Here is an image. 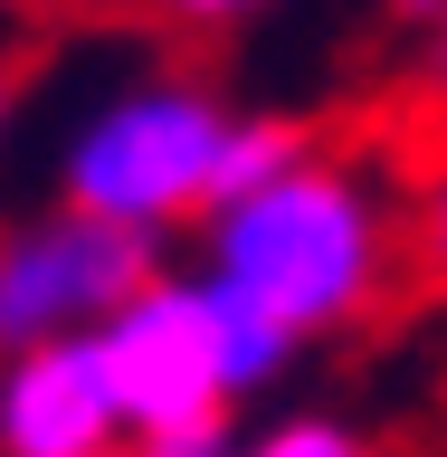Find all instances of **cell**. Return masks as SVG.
<instances>
[{
  "label": "cell",
  "instance_id": "10",
  "mask_svg": "<svg viewBox=\"0 0 447 457\" xmlns=\"http://www.w3.org/2000/svg\"><path fill=\"white\" fill-rule=\"evenodd\" d=\"M153 20H171V29H191V38H219V29H248V20H267L277 0H143Z\"/></svg>",
  "mask_w": 447,
  "mask_h": 457
},
{
  "label": "cell",
  "instance_id": "9",
  "mask_svg": "<svg viewBox=\"0 0 447 457\" xmlns=\"http://www.w3.org/2000/svg\"><path fill=\"white\" fill-rule=\"evenodd\" d=\"M400 248H410V267H419L428 286H447V171L419 191V210L400 220Z\"/></svg>",
  "mask_w": 447,
  "mask_h": 457
},
{
  "label": "cell",
  "instance_id": "7",
  "mask_svg": "<svg viewBox=\"0 0 447 457\" xmlns=\"http://www.w3.org/2000/svg\"><path fill=\"white\" fill-rule=\"evenodd\" d=\"M228 457H371V438H362L352 420H334V410H295V420L238 438Z\"/></svg>",
  "mask_w": 447,
  "mask_h": 457
},
{
  "label": "cell",
  "instance_id": "3",
  "mask_svg": "<svg viewBox=\"0 0 447 457\" xmlns=\"http://www.w3.org/2000/svg\"><path fill=\"white\" fill-rule=\"evenodd\" d=\"M228 124H238V105H228L219 86L134 77L67 134V153H57V200L162 248L171 228L210 220V171H219Z\"/></svg>",
  "mask_w": 447,
  "mask_h": 457
},
{
  "label": "cell",
  "instance_id": "2",
  "mask_svg": "<svg viewBox=\"0 0 447 457\" xmlns=\"http://www.w3.org/2000/svg\"><path fill=\"white\" fill-rule=\"evenodd\" d=\"M95 362H105L124 438H134V428H181V420H210V410H238V400L277 391L295 343L257 305H238L219 277L153 267L95 324Z\"/></svg>",
  "mask_w": 447,
  "mask_h": 457
},
{
  "label": "cell",
  "instance_id": "8",
  "mask_svg": "<svg viewBox=\"0 0 447 457\" xmlns=\"http://www.w3.org/2000/svg\"><path fill=\"white\" fill-rule=\"evenodd\" d=\"M238 448V410H210V420H181V428H134L124 457H228Z\"/></svg>",
  "mask_w": 447,
  "mask_h": 457
},
{
  "label": "cell",
  "instance_id": "6",
  "mask_svg": "<svg viewBox=\"0 0 447 457\" xmlns=\"http://www.w3.org/2000/svg\"><path fill=\"white\" fill-rule=\"evenodd\" d=\"M314 134L295 124V114H238L219 143V171H210V210H228V200H248L257 181H277L286 162H305Z\"/></svg>",
  "mask_w": 447,
  "mask_h": 457
},
{
  "label": "cell",
  "instance_id": "1",
  "mask_svg": "<svg viewBox=\"0 0 447 457\" xmlns=\"http://www.w3.org/2000/svg\"><path fill=\"white\" fill-rule=\"evenodd\" d=\"M400 257L410 248H400V210L381 200V181L324 143L200 220V277H219L238 305H257L295 353L362 324L391 295Z\"/></svg>",
  "mask_w": 447,
  "mask_h": 457
},
{
  "label": "cell",
  "instance_id": "5",
  "mask_svg": "<svg viewBox=\"0 0 447 457\" xmlns=\"http://www.w3.org/2000/svg\"><path fill=\"white\" fill-rule=\"evenodd\" d=\"M0 457H124V410L95 334L0 353Z\"/></svg>",
  "mask_w": 447,
  "mask_h": 457
},
{
  "label": "cell",
  "instance_id": "11",
  "mask_svg": "<svg viewBox=\"0 0 447 457\" xmlns=\"http://www.w3.org/2000/svg\"><path fill=\"white\" fill-rule=\"evenodd\" d=\"M391 29H419V38H447V0H381Z\"/></svg>",
  "mask_w": 447,
  "mask_h": 457
},
{
  "label": "cell",
  "instance_id": "12",
  "mask_svg": "<svg viewBox=\"0 0 447 457\" xmlns=\"http://www.w3.org/2000/svg\"><path fill=\"white\" fill-rule=\"evenodd\" d=\"M0 134H10V67H0Z\"/></svg>",
  "mask_w": 447,
  "mask_h": 457
},
{
  "label": "cell",
  "instance_id": "4",
  "mask_svg": "<svg viewBox=\"0 0 447 457\" xmlns=\"http://www.w3.org/2000/svg\"><path fill=\"white\" fill-rule=\"evenodd\" d=\"M153 267H162L153 238H134L114 220H86L67 200L10 220L0 228V353H29V343H57V334H95Z\"/></svg>",
  "mask_w": 447,
  "mask_h": 457
}]
</instances>
